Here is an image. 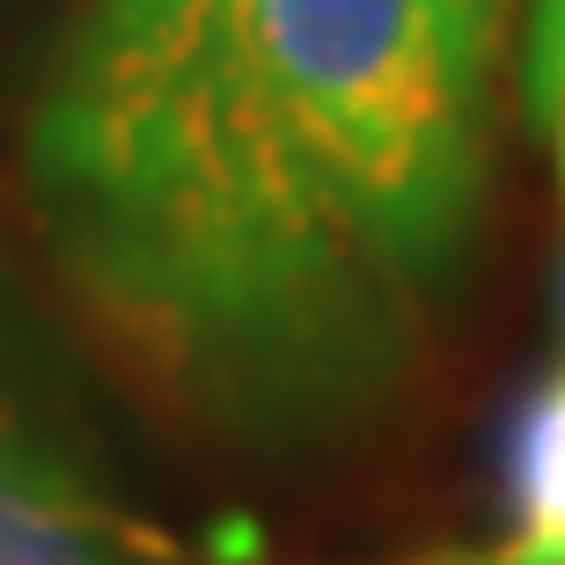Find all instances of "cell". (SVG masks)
<instances>
[{"mask_svg": "<svg viewBox=\"0 0 565 565\" xmlns=\"http://www.w3.org/2000/svg\"><path fill=\"white\" fill-rule=\"evenodd\" d=\"M30 184L82 287L243 419H331L404 367L426 301L265 110L235 0L140 60H66Z\"/></svg>", "mask_w": 565, "mask_h": 565, "instance_id": "1", "label": "cell"}, {"mask_svg": "<svg viewBox=\"0 0 565 565\" xmlns=\"http://www.w3.org/2000/svg\"><path fill=\"white\" fill-rule=\"evenodd\" d=\"M235 30L294 154L382 265L434 301L478 206L500 22L478 0H235Z\"/></svg>", "mask_w": 565, "mask_h": 565, "instance_id": "2", "label": "cell"}, {"mask_svg": "<svg viewBox=\"0 0 565 565\" xmlns=\"http://www.w3.org/2000/svg\"><path fill=\"white\" fill-rule=\"evenodd\" d=\"M434 565H565V367L507 426V536Z\"/></svg>", "mask_w": 565, "mask_h": 565, "instance_id": "3", "label": "cell"}, {"mask_svg": "<svg viewBox=\"0 0 565 565\" xmlns=\"http://www.w3.org/2000/svg\"><path fill=\"white\" fill-rule=\"evenodd\" d=\"M0 565H126L118 536L60 462H44L0 412Z\"/></svg>", "mask_w": 565, "mask_h": 565, "instance_id": "4", "label": "cell"}, {"mask_svg": "<svg viewBox=\"0 0 565 565\" xmlns=\"http://www.w3.org/2000/svg\"><path fill=\"white\" fill-rule=\"evenodd\" d=\"M221 8H228V0H88L66 60H140L154 44L199 30V22L221 15Z\"/></svg>", "mask_w": 565, "mask_h": 565, "instance_id": "5", "label": "cell"}, {"mask_svg": "<svg viewBox=\"0 0 565 565\" xmlns=\"http://www.w3.org/2000/svg\"><path fill=\"white\" fill-rule=\"evenodd\" d=\"M565 88V0H529V104L551 126Z\"/></svg>", "mask_w": 565, "mask_h": 565, "instance_id": "6", "label": "cell"}, {"mask_svg": "<svg viewBox=\"0 0 565 565\" xmlns=\"http://www.w3.org/2000/svg\"><path fill=\"white\" fill-rule=\"evenodd\" d=\"M478 8H484V15H492V22H500V15H507V0H478Z\"/></svg>", "mask_w": 565, "mask_h": 565, "instance_id": "7", "label": "cell"}, {"mask_svg": "<svg viewBox=\"0 0 565 565\" xmlns=\"http://www.w3.org/2000/svg\"><path fill=\"white\" fill-rule=\"evenodd\" d=\"M551 126H558V132H565V88H558V110H551Z\"/></svg>", "mask_w": 565, "mask_h": 565, "instance_id": "8", "label": "cell"}]
</instances>
